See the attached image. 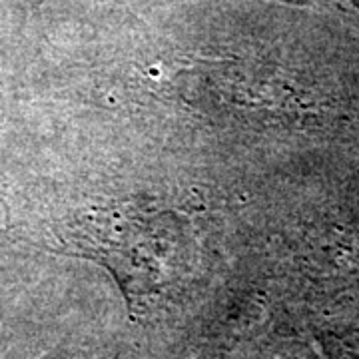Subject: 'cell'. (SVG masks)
<instances>
[{
  "instance_id": "6da1fadb",
  "label": "cell",
  "mask_w": 359,
  "mask_h": 359,
  "mask_svg": "<svg viewBox=\"0 0 359 359\" xmlns=\"http://www.w3.org/2000/svg\"><path fill=\"white\" fill-rule=\"evenodd\" d=\"M60 238L66 254L92 259L112 273L130 313L180 290L190 280L200 250L186 214L132 204L92 208L72 219Z\"/></svg>"
},
{
  "instance_id": "7a4b0ae2",
  "label": "cell",
  "mask_w": 359,
  "mask_h": 359,
  "mask_svg": "<svg viewBox=\"0 0 359 359\" xmlns=\"http://www.w3.org/2000/svg\"><path fill=\"white\" fill-rule=\"evenodd\" d=\"M40 359H56V358H54V353H48V355H44V358H40Z\"/></svg>"
}]
</instances>
